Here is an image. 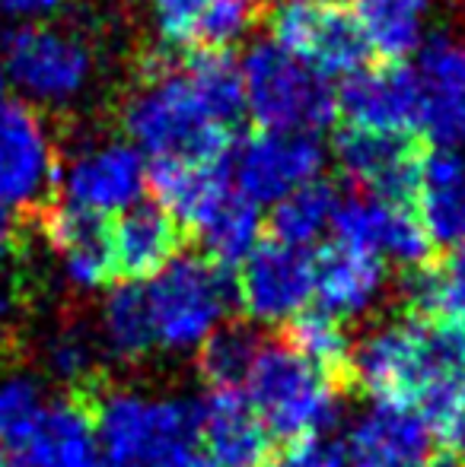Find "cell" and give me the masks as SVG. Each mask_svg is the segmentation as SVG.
<instances>
[{"label": "cell", "instance_id": "1", "mask_svg": "<svg viewBox=\"0 0 465 467\" xmlns=\"http://www.w3.org/2000/svg\"><path fill=\"white\" fill-rule=\"evenodd\" d=\"M122 128L153 162H220L233 150L230 128L201 109L169 51L143 57L141 83L124 102Z\"/></svg>", "mask_w": 465, "mask_h": 467}, {"label": "cell", "instance_id": "2", "mask_svg": "<svg viewBox=\"0 0 465 467\" xmlns=\"http://www.w3.org/2000/svg\"><path fill=\"white\" fill-rule=\"evenodd\" d=\"M351 372L373 404L415 407L434 381L465 375V331L411 315L386 321L354 344Z\"/></svg>", "mask_w": 465, "mask_h": 467}, {"label": "cell", "instance_id": "3", "mask_svg": "<svg viewBox=\"0 0 465 467\" xmlns=\"http://www.w3.org/2000/svg\"><path fill=\"white\" fill-rule=\"evenodd\" d=\"M100 467H179L198 439V400L102 385L93 398Z\"/></svg>", "mask_w": 465, "mask_h": 467}, {"label": "cell", "instance_id": "4", "mask_svg": "<svg viewBox=\"0 0 465 467\" xmlns=\"http://www.w3.org/2000/svg\"><path fill=\"white\" fill-rule=\"evenodd\" d=\"M246 111L271 134H319L338 118V89L310 64L280 51L271 38L255 42L239 61Z\"/></svg>", "mask_w": 465, "mask_h": 467}, {"label": "cell", "instance_id": "5", "mask_svg": "<svg viewBox=\"0 0 465 467\" xmlns=\"http://www.w3.org/2000/svg\"><path fill=\"white\" fill-rule=\"evenodd\" d=\"M252 407L274 439L325 436L342 413V388L312 369L284 340H265L246 379Z\"/></svg>", "mask_w": 465, "mask_h": 467}, {"label": "cell", "instance_id": "6", "mask_svg": "<svg viewBox=\"0 0 465 467\" xmlns=\"http://www.w3.org/2000/svg\"><path fill=\"white\" fill-rule=\"evenodd\" d=\"M156 347L198 350L220 327L236 302V283L224 267L201 254H175L143 286Z\"/></svg>", "mask_w": 465, "mask_h": 467}, {"label": "cell", "instance_id": "7", "mask_svg": "<svg viewBox=\"0 0 465 467\" xmlns=\"http://www.w3.org/2000/svg\"><path fill=\"white\" fill-rule=\"evenodd\" d=\"M6 80L29 102L68 105L87 93L93 80V51L74 29L51 23H26L4 38Z\"/></svg>", "mask_w": 465, "mask_h": 467}, {"label": "cell", "instance_id": "8", "mask_svg": "<svg viewBox=\"0 0 465 467\" xmlns=\"http://www.w3.org/2000/svg\"><path fill=\"white\" fill-rule=\"evenodd\" d=\"M271 42L312 70L332 77H351L370 57L357 19L338 0H287L268 19Z\"/></svg>", "mask_w": 465, "mask_h": 467}, {"label": "cell", "instance_id": "9", "mask_svg": "<svg viewBox=\"0 0 465 467\" xmlns=\"http://www.w3.org/2000/svg\"><path fill=\"white\" fill-rule=\"evenodd\" d=\"M58 191V156L29 102H0V203L42 216Z\"/></svg>", "mask_w": 465, "mask_h": 467}, {"label": "cell", "instance_id": "10", "mask_svg": "<svg viewBox=\"0 0 465 467\" xmlns=\"http://www.w3.org/2000/svg\"><path fill=\"white\" fill-rule=\"evenodd\" d=\"M236 194L252 203H274L293 188L319 179L325 147L319 134H271L255 130L227 156Z\"/></svg>", "mask_w": 465, "mask_h": 467}, {"label": "cell", "instance_id": "11", "mask_svg": "<svg viewBox=\"0 0 465 467\" xmlns=\"http://www.w3.org/2000/svg\"><path fill=\"white\" fill-rule=\"evenodd\" d=\"M58 191L61 203L93 210V213H122L141 203L147 191V162L131 140H106L77 150L68 162H58Z\"/></svg>", "mask_w": 465, "mask_h": 467}, {"label": "cell", "instance_id": "12", "mask_svg": "<svg viewBox=\"0 0 465 467\" xmlns=\"http://www.w3.org/2000/svg\"><path fill=\"white\" fill-rule=\"evenodd\" d=\"M312 293H316L312 254L274 239L255 245V252L242 261L236 280V302L259 325L291 321L310 306Z\"/></svg>", "mask_w": 465, "mask_h": 467}, {"label": "cell", "instance_id": "13", "mask_svg": "<svg viewBox=\"0 0 465 467\" xmlns=\"http://www.w3.org/2000/svg\"><path fill=\"white\" fill-rule=\"evenodd\" d=\"M332 233L342 245L370 252L376 258H389L405 271L428 265L434 254V242L424 233L415 210L396 201H383V197L357 194L338 201Z\"/></svg>", "mask_w": 465, "mask_h": 467}, {"label": "cell", "instance_id": "14", "mask_svg": "<svg viewBox=\"0 0 465 467\" xmlns=\"http://www.w3.org/2000/svg\"><path fill=\"white\" fill-rule=\"evenodd\" d=\"M332 156L344 179L364 194L396 203H408L415 194L421 147L408 134H383L348 124L335 134Z\"/></svg>", "mask_w": 465, "mask_h": 467}, {"label": "cell", "instance_id": "15", "mask_svg": "<svg viewBox=\"0 0 465 467\" xmlns=\"http://www.w3.org/2000/svg\"><path fill=\"white\" fill-rule=\"evenodd\" d=\"M421 109L417 130L434 147H456L465 140V42L456 36H434L417 48L415 67Z\"/></svg>", "mask_w": 465, "mask_h": 467}, {"label": "cell", "instance_id": "16", "mask_svg": "<svg viewBox=\"0 0 465 467\" xmlns=\"http://www.w3.org/2000/svg\"><path fill=\"white\" fill-rule=\"evenodd\" d=\"M417 109L421 93L408 64L360 67L338 89V115L348 118L351 128L411 134L417 130Z\"/></svg>", "mask_w": 465, "mask_h": 467}, {"label": "cell", "instance_id": "17", "mask_svg": "<svg viewBox=\"0 0 465 467\" xmlns=\"http://www.w3.org/2000/svg\"><path fill=\"white\" fill-rule=\"evenodd\" d=\"M38 223L70 286L90 293L115 280L112 223H106V216L70 203H51Z\"/></svg>", "mask_w": 465, "mask_h": 467}, {"label": "cell", "instance_id": "18", "mask_svg": "<svg viewBox=\"0 0 465 467\" xmlns=\"http://www.w3.org/2000/svg\"><path fill=\"white\" fill-rule=\"evenodd\" d=\"M10 467H100L93 400L80 394L45 404Z\"/></svg>", "mask_w": 465, "mask_h": 467}, {"label": "cell", "instance_id": "19", "mask_svg": "<svg viewBox=\"0 0 465 467\" xmlns=\"http://www.w3.org/2000/svg\"><path fill=\"white\" fill-rule=\"evenodd\" d=\"M348 467H421L434 458V436L411 407L373 404L351 426Z\"/></svg>", "mask_w": 465, "mask_h": 467}, {"label": "cell", "instance_id": "20", "mask_svg": "<svg viewBox=\"0 0 465 467\" xmlns=\"http://www.w3.org/2000/svg\"><path fill=\"white\" fill-rule=\"evenodd\" d=\"M198 439L220 467H265L271 462V432L239 388H211L198 400Z\"/></svg>", "mask_w": 465, "mask_h": 467}, {"label": "cell", "instance_id": "21", "mask_svg": "<svg viewBox=\"0 0 465 467\" xmlns=\"http://www.w3.org/2000/svg\"><path fill=\"white\" fill-rule=\"evenodd\" d=\"M415 216L434 248L465 245V156L456 147L421 150L415 182Z\"/></svg>", "mask_w": 465, "mask_h": 467}, {"label": "cell", "instance_id": "22", "mask_svg": "<svg viewBox=\"0 0 465 467\" xmlns=\"http://www.w3.org/2000/svg\"><path fill=\"white\" fill-rule=\"evenodd\" d=\"M147 191L179 223V229L198 233L233 194L230 162H150Z\"/></svg>", "mask_w": 465, "mask_h": 467}, {"label": "cell", "instance_id": "23", "mask_svg": "<svg viewBox=\"0 0 465 467\" xmlns=\"http://www.w3.org/2000/svg\"><path fill=\"white\" fill-rule=\"evenodd\" d=\"M182 229L160 203H134L112 223L115 277L147 280L179 254Z\"/></svg>", "mask_w": 465, "mask_h": 467}, {"label": "cell", "instance_id": "24", "mask_svg": "<svg viewBox=\"0 0 465 467\" xmlns=\"http://www.w3.org/2000/svg\"><path fill=\"white\" fill-rule=\"evenodd\" d=\"M316 299L335 318L364 315L386 286L383 258L332 242L316 254Z\"/></svg>", "mask_w": 465, "mask_h": 467}, {"label": "cell", "instance_id": "25", "mask_svg": "<svg viewBox=\"0 0 465 467\" xmlns=\"http://www.w3.org/2000/svg\"><path fill=\"white\" fill-rule=\"evenodd\" d=\"M351 13L383 64H405L424 45L428 0H354Z\"/></svg>", "mask_w": 465, "mask_h": 467}, {"label": "cell", "instance_id": "26", "mask_svg": "<svg viewBox=\"0 0 465 467\" xmlns=\"http://www.w3.org/2000/svg\"><path fill=\"white\" fill-rule=\"evenodd\" d=\"M402 299L411 318L443 321L465 331V245L449 248L443 261H428L408 271Z\"/></svg>", "mask_w": 465, "mask_h": 467}, {"label": "cell", "instance_id": "27", "mask_svg": "<svg viewBox=\"0 0 465 467\" xmlns=\"http://www.w3.org/2000/svg\"><path fill=\"white\" fill-rule=\"evenodd\" d=\"M284 344L306 359L312 369H319L332 385L344 388L354 385V340L344 331L342 318L319 308V312H300L287 321Z\"/></svg>", "mask_w": 465, "mask_h": 467}, {"label": "cell", "instance_id": "28", "mask_svg": "<svg viewBox=\"0 0 465 467\" xmlns=\"http://www.w3.org/2000/svg\"><path fill=\"white\" fill-rule=\"evenodd\" d=\"M192 96L217 124L233 130V124L246 115V87L242 67L227 48H195L179 64Z\"/></svg>", "mask_w": 465, "mask_h": 467}, {"label": "cell", "instance_id": "29", "mask_svg": "<svg viewBox=\"0 0 465 467\" xmlns=\"http://www.w3.org/2000/svg\"><path fill=\"white\" fill-rule=\"evenodd\" d=\"M102 347L118 363H141L156 347L147 293L141 283L122 280L102 302Z\"/></svg>", "mask_w": 465, "mask_h": 467}, {"label": "cell", "instance_id": "30", "mask_svg": "<svg viewBox=\"0 0 465 467\" xmlns=\"http://www.w3.org/2000/svg\"><path fill=\"white\" fill-rule=\"evenodd\" d=\"M338 188L325 179H312L306 185L293 188L280 201H274V210L268 216L274 242H284L293 248H306L332 229V216L338 207Z\"/></svg>", "mask_w": 465, "mask_h": 467}, {"label": "cell", "instance_id": "31", "mask_svg": "<svg viewBox=\"0 0 465 467\" xmlns=\"http://www.w3.org/2000/svg\"><path fill=\"white\" fill-rule=\"evenodd\" d=\"M195 235H198L201 248H205L201 258H207L211 265L230 271V267L242 265V261L255 252V245H259V239H261L259 203L246 201V197L233 191L224 201V207H220Z\"/></svg>", "mask_w": 465, "mask_h": 467}, {"label": "cell", "instance_id": "32", "mask_svg": "<svg viewBox=\"0 0 465 467\" xmlns=\"http://www.w3.org/2000/svg\"><path fill=\"white\" fill-rule=\"evenodd\" d=\"M261 334L246 321L220 325L205 344L198 347V372L211 388L246 385L255 359L261 353Z\"/></svg>", "mask_w": 465, "mask_h": 467}, {"label": "cell", "instance_id": "33", "mask_svg": "<svg viewBox=\"0 0 465 467\" xmlns=\"http://www.w3.org/2000/svg\"><path fill=\"white\" fill-rule=\"evenodd\" d=\"M45 366L58 381L70 388V394H80V398L93 400L96 391L106 385L100 347L80 325H64L51 334L48 347H45Z\"/></svg>", "mask_w": 465, "mask_h": 467}, {"label": "cell", "instance_id": "34", "mask_svg": "<svg viewBox=\"0 0 465 467\" xmlns=\"http://www.w3.org/2000/svg\"><path fill=\"white\" fill-rule=\"evenodd\" d=\"M45 410V391L32 375H4L0 379V449H13L26 442L36 420Z\"/></svg>", "mask_w": 465, "mask_h": 467}, {"label": "cell", "instance_id": "35", "mask_svg": "<svg viewBox=\"0 0 465 467\" xmlns=\"http://www.w3.org/2000/svg\"><path fill=\"white\" fill-rule=\"evenodd\" d=\"M261 16V0H201L195 45L198 48H227L248 36Z\"/></svg>", "mask_w": 465, "mask_h": 467}, {"label": "cell", "instance_id": "36", "mask_svg": "<svg viewBox=\"0 0 465 467\" xmlns=\"http://www.w3.org/2000/svg\"><path fill=\"white\" fill-rule=\"evenodd\" d=\"M153 23L166 48L195 45V23H198L201 0H150Z\"/></svg>", "mask_w": 465, "mask_h": 467}, {"label": "cell", "instance_id": "37", "mask_svg": "<svg viewBox=\"0 0 465 467\" xmlns=\"http://www.w3.org/2000/svg\"><path fill=\"white\" fill-rule=\"evenodd\" d=\"M265 467H348L344 445L329 436H312L291 442L280 455H271Z\"/></svg>", "mask_w": 465, "mask_h": 467}, {"label": "cell", "instance_id": "38", "mask_svg": "<svg viewBox=\"0 0 465 467\" xmlns=\"http://www.w3.org/2000/svg\"><path fill=\"white\" fill-rule=\"evenodd\" d=\"M64 0H0V13L4 16H13V19H45L48 13H55Z\"/></svg>", "mask_w": 465, "mask_h": 467}, {"label": "cell", "instance_id": "39", "mask_svg": "<svg viewBox=\"0 0 465 467\" xmlns=\"http://www.w3.org/2000/svg\"><path fill=\"white\" fill-rule=\"evenodd\" d=\"M0 242H13V213L0 203Z\"/></svg>", "mask_w": 465, "mask_h": 467}, {"label": "cell", "instance_id": "40", "mask_svg": "<svg viewBox=\"0 0 465 467\" xmlns=\"http://www.w3.org/2000/svg\"><path fill=\"white\" fill-rule=\"evenodd\" d=\"M179 467H220V464L214 462L211 455H198V451H188V455L182 458Z\"/></svg>", "mask_w": 465, "mask_h": 467}, {"label": "cell", "instance_id": "41", "mask_svg": "<svg viewBox=\"0 0 465 467\" xmlns=\"http://www.w3.org/2000/svg\"><path fill=\"white\" fill-rule=\"evenodd\" d=\"M421 467H465L462 458H453V455H434L430 462H424Z\"/></svg>", "mask_w": 465, "mask_h": 467}, {"label": "cell", "instance_id": "42", "mask_svg": "<svg viewBox=\"0 0 465 467\" xmlns=\"http://www.w3.org/2000/svg\"><path fill=\"white\" fill-rule=\"evenodd\" d=\"M6 261H10V242H0V277L6 274Z\"/></svg>", "mask_w": 465, "mask_h": 467}, {"label": "cell", "instance_id": "43", "mask_svg": "<svg viewBox=\"0 0 465 467\" xmlns=\"http://www.w3.org/2000/svg\"><path fill=\"white\" fill-rule=\"evenodd\" d=\"M4 93H6V70H4V61H0V102H4Z\"/></svg>", "mask_w": 465, "mask_h": 467}, {"label": "cell", "instance_id": "44", "mask_svg": "<svg viewBox=\"0 0 465 467\" xmlns=\"http://www.w3.org/2000/svg\"><path fill=\"white\" fill-rule=\"evenodd\" d=\"M460 449H462V462H465V426H462V432H460Z\"/></svg>", "mask_w": 465, "mask_h": 467}, {"label": "cell", "instance_id": "45", "mask_svg": "<svg viewBox=\"0 0 465 467\" xmlns=\"http://www.w3.org/2000/svg\"><path fill=\"white\" fill-rule=\"evenodd\" d=\"M0 467H10V464H6V462H4V458H0Z\"/></svg>", "mask_w": 465, "mask_h": 467}, {"label": "cell", "instance_id": "46", "mask_svg": "<svg viewBox=\"0 0 465 467\" xmlns=\"http://www.w3.org/2000/svg\"><path fill=\"white\" fill-rule=\"evenodd\" d=\"M0 48H4V38H0Z\"/></svg>", "mask_w": 465, "mask_h": 467}, {"label": "cell", "instance_id": "47", "mask_svg": "<svg viewBox=\"0 0 465 467\" xmlns=\"http://www.w3.org/2000/svg\"><path fill=\"white\" fill-rule=\"evenodd\" d=\"M462 143H465V140H462Z\"/></svg>", "mask_w": 465, "mask_h": 467}]
</instances>
